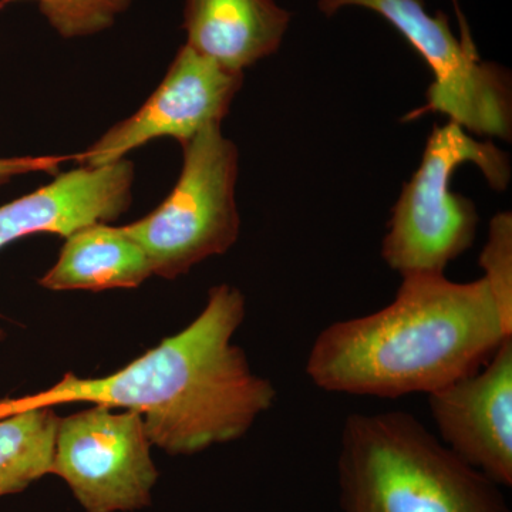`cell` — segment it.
<instances>
[{
    "mask_svg": "<svg viewBox=\"0 0 512 512\" xmlns=\"http://www.w3.org/2000/svg\"><path fill=\"white\" fill-rule=\"evenodd\" d=\"M247 313L235 286L211 288L204 311L119 372L94 379L67 373L55 386L0 402V417L67 403H92L141 414L151 444L170 456H192L244 437L274 406L276 390L255 375L232 343Z\"/></svg>",
    "mask_w": 512,
    "mask_h": 512,
    "instance_id": "6da1fadb",
    "label": "cell"
},
{
    "mask_svg": "<svg viewBox=\"0 0 512 512\" xmlns=\"http://www.w3.org/2000/svg\"><path fill=\"white\" fill-rule=\"evenodd\" d=\"M510 336L484 278L458 284L444 275L404 276L386 308L319 333L306 375L332 393L431 394L476 373Z\"/></svg>",
    "mask_w": 512,
    "mask_h": 512,
    "instance_id": "7a4b0ae2",
    "label": "cell"
},
{
    "mask_svg": "<svg viewBox=\"0 0 512 512\" xmlns=\"http://www.w3.org/2000/svg\"><path fill=\"white\" fill-rule=\"evenodd\" d=\"M338 481L342 512H511L500 485L406 412L348 416Z\"/></svg>",
    "mask_w": 512,
    "mask_h": 512,
    "instance_id": "3957f363",
    "label": "cell"
},
{
    "mask_svg": "<svg viewBox=\"0 0 512 512\" xmlns=\"http://www.w3.org/2000/svg\"><path fill=\"white\" fill-rule=\"evenodd\" d=\"M464 163L476 164L494 190L504 191L510 183V160L491 141L468 136L454 121L434 127L419 170L394 205L382 242L384 262L403 278L444 275L447 265L473 245L476 205L450 188Z\"/></svg>",
    "mask_w": 512,
    "mask_h": 512,
    "instance_id": "277c9868",
    "label": "cell"
},
{
    "mask_svg": "<svg viewBox=\"0 0 512 512\" xmlns=\"http://www.w3.org/2000/svg\"><path fill=\"white\" fill-rule=\"evenodd\" d=\"M183 146L184 164L163 204L124 225L150 259L153 275L175 279L237 242L239 220L235 185L238 150L222 136L221 124L202 128Z\"/></svg>",
    "mask_w": 512,
    "mask_h": 512,
    "instance_id": "5b68a950",
    "label": "cell"
},
{
    "mask_svg": "<svg viewBox=\"0 0 512 512\" xmlns=\"http://www.w3.org/2000/svg\"><path fill=\"white\" fill-rule=\"evenodd\" d=\"M326 16L359 6L386 19L409 42L433 72L434 82L426 93V104L404 121L429 113H440L467 133L510 140L512 128L511 82L507 70L481 62L476 46L458 40L447 16H430L423 0H319Z\"/></svg>",
    "mask_w": 512,
    "mask_h": 512,
    "instance_id": "8992f818",
    "label": "cell"
},
{
    "mask_svg": "<svg viewBox=\"0 0 512 512\" xmlns=\"http://www.w3.org/2000/svg\"><path fill=\"white\" fill-rule=\"evenodd\" d=\"M151 447L141 414L93 404L59 420L50 474L87 512L141 510L158 480Z\"/></svg>",
    "mask_w": 512,
    "mask_h": 512,
    "instance_id": "52a82bcc",
    "label": "cell"
},
{
    "mask_svg": "<svg viewBox=\"0 0 512 512\" xmlns=\"http://www.w3.org/2000/svg\"><path fill=\"white\" fill-rule=\"evenodd\" d=\"M242 83L244 73L225 69L185 45L144 106L76 160L86 167H103L156 138L171 137L183 144L202 128L221 124Z\"/></svg>",
    "mask_w": 512,
    "mask_h": 512,
    "instance_id": "ba28073f",
    "label": "cell"
},
{
    "mask_svg": "<svg viewBox=\"0 0 512 512\" xmlns=\"http://www.w3.org/2000/svg\"><path fill=\"white\" fill-rule=\"evenodd\" d=\"M441 441L500 487L512 485V336L484 365L429 394Z\"/></svg>",
    "mask_w": 512,
    "mask_h": 512,
    "instance_id": "9c48e42d",
    "label": "cell"
},
{
    "mask_svg": "<svg viewBox=\"0 0 512 512\" xmlns=\"http://www.w3.org/2000/svg\"><path fill=\"white\" fill-rule=\"evenodd\" d=\"M133 181V163L126 158L60 174L46 187L0 207V248L36 232L67 238L89 225L116 221L130 208Z\"/></svg>",
    "mask_w": 512,
    "mask_h": 512,
    "instance_id": "30bf717a",
    "label": "cell"
},
{
    "mask_svg": "<svg viewBox=\"0 0 512 512\" xmlns=\"http://www.w3.org/2000/svg\"><path fill=\"white\" fill-rule=\"evenodd\" d=\"M291 13L274 0H185L187 45L232 72L281 46Z\"/></svg>",
    "mask_w": 512,
    "mask_h": 512,
    "instance_id": "8fae6325",
    "label": "cell"
},
{
    "mask_svg": "<svg viewBox=\"0 0 512 512\" xmlns=\"http://www.w3.org/2000/svg\"><path fill=\"white\" fill-rule=\"evenodd\" d=\"M153 275L144 249L123 227L94 224L66 238L59 259L39 284L50 291L137 288Z\"/></svg>",
    "mask_w": 512,
    "mask_h": 512,
    "instance_id": "7c38bea8",
    "label": "cell"
},
{
    "mask_svg": "<svg viewBox=\"0 0 512 512\" xmlns=\"http://www.w3.org/2000/svg\"><path fill=\"white\" fill-rule=\"evenodd\" d=\"M59 420L53 407L0 417V497L20 493L50 474Z\"/></svg>",
    "mask_w": 512,
    "mask_h": 512,
    "instance_id": "4fadbf2b",
    "label": "cell"
},
{
    "mask_svg": "<svg viewBox=\"0 0 512 512\" xmlns=\"http://www.w3.org/2000/svg\"><path fill=\"white\" fill-rule=\"evenodd\" d=\"M483 278L500 313L505 332L512 335V217L495 215L490 222L487 244L480 255Z\"/></svg>",
    "mask_w": 512,
    "mask_h": 512,
    "instance_id": "5bb4252c",
    "label": "cell"
},
{
    "mask_svg": "<svg viewBox=\"0 0 512 512\" xmlns=\"http://www.w3.org/2000/svg\"><path fill=\"white\" fill-rule=\"evenodd\" d=\"M60 36L94 35L109 29L131 0H36Z\"/></svg>",
    "mask_w": 512,
    "mask_h": 512,
    "instance_id": "9a60e30c",
    "label": "cell"
},
{
    "mask_svg": "<svg viewBox=\"0 0 512 512\" xmlns=\"http://www.w3.org/2000/svg\"><path fill=\"white\" fill-rule=\"evenodd\" d=\"M73 157H19L0 158V185L8 183L16 175L39 173V171H56L64 161Z\"/></svg>",
    "mask_w": 512,
    "mask_h": 512,
    "instance_id": "2e32d148",
    "label": "cell"
}]
</instances>
